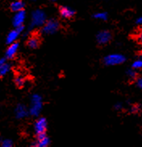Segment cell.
<instances>
[{"label":"cell","mask_w":142,"mask_h":147,"mask_svg":"<svg viewBox=\"0 0 142 147\" xmlns=\"http://www.w3.org/2000/svg\"><path fill=\"white\" fill-rule=\"evenodd\" d=\"M46 22V14L42 10H36L32 12L31 19V28H39L44 26Z\"/></svg>","instance_id":"obj_1"},{"label":"cell","mask_w":142,"mask_h":147,"mask_svg":"<svg viewBox=\"0 0 142 147\" xmlns=\"http://www.w3.org/2000/svg\"><path fill=\"white\" fill-rule=\"evenodd\" d=\"M42 109V98L38 94L32 95L31 98V105L29 108V113L32 116L36 117L40 114Z\"/></svg>","instance_id":"obj_2"},{"label":"cell","mask_w":142,"mask_h":147,"mask_svg":"<svg viewBox=\"0 0 142 147\" xmlns=\"http://www.w3.org/2000/svg\"><path fill=\"white\" fill-rule=\"evenodd\" d=\"M125 61V57L121 54H110L108 56L104 57L103 62L106 65L108 66H114V65H119L123 64Z\"/></svg>","instance_id":"obj_3"},{"label":"cell","mask_w":142,"mask_h":147,"mask_svg":"<svg viewBox=\"0 0 142 147\" xmlns=\"http://www.w3.org/2000/svg\"><path fill=\"white\" fill-rule=\"evenodd\" d=\"M59 29V23L54 20H48L44 24L42 28V32L46 35H52L54 34Z\"/></svg>","instance_id":"obj_4"},{"label":"cell","mask_w":142,"mask_h":147,"mask_svg":"<svg viewBox=\"0 0 142 147\" xmlns=\"http://www.w3.org/2000/svg\"><path fill=\"white\" fill-rule=\"evenodd\" d=\"M47 129V121L44 117H40L39 119L36 120L34 125V129H35L36 134H44Z\"/></svg>","instance_id":"obj_5"},{"label":"cell","mask_w":142,"mask_h":147,"mask_svg":"<svg viewBox=\"0 0 142 147\" xmlns=\"http://www.w3.org/2000/svg\"><path fill=\"white\" fill-rule=\"evenodd\" d=\"M25 19H26V13H25L24 10L16 12L15 16L13 17V20H12L13 25L16 28L22 27L24 21H25Z\"/></svg>","instance_id":"obj_6"},{"label":"cell","mask_w":142,"mask_h":147,"mask_svg":"<svg viewBox=\"0 0 142 147\" xmlns=\"http://www.w3.org/2000/svg\"><path fill=\"white\" fill-rule=\"evenodd\" d=\"M111 40V34L108 31H101L96 36V40L99 44L104 45L110 42Z\"/></svg>","instance_id":"obj_7"},{"label":"cell","mask_w":142,"mask_h":147,"mask_svg":"<svg viewBox=\"0 0 142 147\" xmlns=\"http://www.w3.org/2000/svg\"><path fill=\"white\" fill-rule=\"evenodd\" d=\"M24 30V27H19V28H16V29L12 30L8 33V36H7V43L9 44H13L16 41V40L19 38L20 33L23 32Z\"/></svg>","instance_id":"obj_8"},{"label":"cell","mask_w":142,"mask_h":147,"mask_svg":"<svg viewBox=\"0 0 142 147\" xmlns=\"http://www.w3.org/2000/svg\"><path fill=\"white\" fill-rule=\"evenodd\" d=\"M50 141L48 139L47 136L44 134H38L37 135V141L32 144V146H37V147H47L49 145Z\"/></svg>","instance_id":"obj_9"},{"label":"cell","mask_w":142,"mask_h":147,"mask_svg":"<svg viewBox=\"0 0 142 147\" xmlns=\"http://www.w3.org/2000/svg\"><path fill=\"white\" fill-rule=\"evenodd\" d=\"M15 114L16 117L19 119H22L26 117L28 114V111L27 108L24 106V105H18L15 110Z\"/></svg>","instance_id":"obj_10"},{"label":"cell","mask_w":142,"mask_h":147,"mask_svg":"<svg viewBox=\"0 0 142 147\" xmlns=\"http://www.w3.org/2000/svg\"><path fill=\"white\" fill-rule=\"evenodd\" d=\"M19 49V44L17 43H13V44H10V46L8 47L6 52V56L8 57V59H12L14 56H16V54L17 53V51Z\"/></svg>","instance_id":"obj_11"},{"label":"cell","mask_w":142,"mask_h":147,"mask_svg":"<svg viewBox=\"0 0 142 147\" xmlns=\"http://www.w3.org/2000/svg\"><path fill=\"white\" fill-rule=\"evenodd\" d=\"M60 14H61V16L64 17V18H66V19H70L74 16L75 11L73 9H71L70 7H60Z\"/></svg>","instance_id":"obj_12"},{"label":"cell","mask_w":142,"mask_h":147,"mask_svg":"<svg viewBox=\"0 0 142 147\" xmlns=\"http://www.w3.org/2000/svg\"><path fill=\"white\" fill-rule=\"evenodd\" d=\"M11 69L10 64L7 63L5 58L0 59V76H3L8 73Z\"/></svg>","instance_id":"obj_13"},{"label":"cell","mask_w":142,"mask_h":147,"mask_svg":"<svg viewBox=\"0 0 142 147\" xmlns=\"http://www.w3.org/2000/svg\"><path fill=\"white\" fill-rule=\"evenodd\" d=\"M24 3L23 1L21 0H17V1H15L13 2L12 4H11V9H12V11H22L24 10Z\"/></svg>","instance_id":"obj_14"},{"label":"cell","mask_w":142,"mask_h":147,"mask_svg":"<svg viewBox=\"0 0 142 147\" xmlns=\"http://www.w3.org/2000/svg\"><path fill=\"white\" fill-rule=\"evenodd\" d=\"M40 44V40L37 36H32L29 38L28 41V46L31 48H38Z\"/></svg>","instance_id":"obj_15"},{"label":"cell","mask_w":142,"mask_h":147,"mask_svg":"<svg viewBox=\"0 0 142 147\" xmlns=\"http://www.w3.org/2000/svg\"><path fill=\"white\" fill-rule=\"evenodd\" d=\"M94 18L97 19V20H107V14L106 12H98L94 15Z\"/></svg>","instance_id":"obj_16"},{"label":"cell","mask_w":142,"mask_h":147,"mask_svg":"<svg viewBox=\"0 0 142 147\" xmlns=\"http://www.w3.org/2000/svg\"><path fill=\"white\" fill-rule=\"evenodd\" d=\"M127 76H128V77L130 80H135L137 78V74L136 70L133 68V69H129V70H128V72H127Z\"/></svg>","instance_id":"obj_17"},{"label":"cell","mask_w":142,"mask_h":147,"mask_svg":"<svg viewBox=\"0 0 142 147\" xmlns=\"http://www.w3.org/2000/svg\"><path fill=\"white\" fill-rule=\"evenodd\" d=\"M132 68L134 69H141L142 68V60L139 59V60H135L132 63Z\"/></svg>","instance_id":"obj_18"},{"label":"cell","mask_w":142,"mask_h":147,"mask_svg":"<svg viewBox=\"0 0 142 147\" xmlns=\"http://www.w3.org/2000/svg\"><path fill=\"white\" fill-rule=\"evenodd\" d=\"M15 82H16V85L19 86V87H22L24 84V80L23 77L21 76H16V79H15Z\"/></svg>","instance_id":"obj_19"},{"label":"cell","mask_w":142,"mask_h":147,"mask_svg":"<svg viewBox=\"0 0 142 147\" xmlns=\"http://www.w3.org/2000/svg\"><path fill=\"white\" fill-rule=\"evenodd\" d=\"M13 146V143L11 140L4 139L2 141V146L3 147H12Z\"/></svg>","instance_id":"obj_20"},{"label":"cell","mask_w":142,"mask_h":147,"mask_svg":"<svg viewBox=\"0 0 142 147\" xmlns=\"http://www.w3.org/2000/svg\"><path fill=\"white\" fill-rule=\"evenodd\" d=\"M136 39L138 41V43L142 44V29H141V30L137 32V36H136Z\"/></svg>","instance_id":"obj_21"},{"label":"cell","mask_w":142,"mask_h":147,"mask_svg":"<svg viewBox=\"0 0 142 147\" xmlns=\"http://www.w3.org/2000/svg\"><path fill=\"white\" fill-rule=\"evenodd\" d=\"M137 86H138L140 88H141L142 89V77L141 78H139L137 80Z\"/></svg>","instance_id":"obj_22"},{"label":"cell","mask_w":142,"mask_h":147,"mask_svg":"<svg viewBox=\"0 0 142 147\" xmlns=\"http://www.w3.org/2000/svg\"><path fill=\"white\" fill-rule=\"evenodd\" d=\"M114 108L115 109H117V110H119V109H122V105L120 103H117L115 105Z\"/></svg>","instance_id":"obj_23"},{"label":"cell","mask_w":142,"mask_h":147,"mask_svg":"<svg viewBox=\"0 0 142 147\" xmlns=\"http://www.w3.org/2000/svg\"><path fill=\"white\" fill-rule=\"evenodd\" d=\"M137 23L138 24L142 25V16H140L138 19H137Z\"/></svg>","instance_id":"obj_24"},{"label":"cell","mask_w":142,"mask_h":147,"mask_svg":"<svg viewBox=\"0 0 142 147\" xmlns=\"http://www.w3.org/2000/svg\"><path fill=\"white\" fill-rule=\"evenodd\" d=\"M50 1H52V2H55L56 0H50Z\"/></svg>","instance_id":"obj_25"},{"label":"cell","mask_w":142,"mask_h":147,"mask_svg":"<svg viewBox=\"0 0 142 147\" xmlns=\"http://www.w3.org/2000/svg\"><path fill=\"white\" fill-rule=\"evenodd\" d=\"M32 1H36V0H32Z\"/></svg>","instance_id":"obj_26"}]
</instances>
